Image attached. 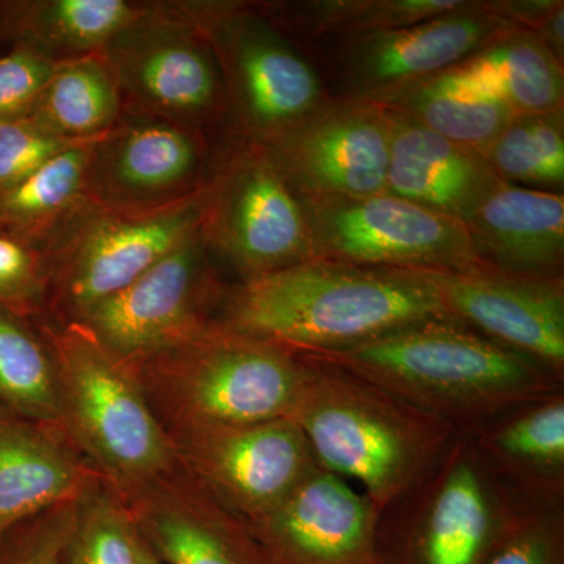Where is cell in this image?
<instances>
[{
    "label": "cell",
    "instance_id": "6da1fadb",
    "mask_svg": "<svg viewBox=\"0 0 564 564\" xmlns=\"http://www.w3.org/2000/svg\"><path fill=\"white\" fill-rule=\"evenodd\" d=\"M433 321H452L429 273L313 259L248 278L223 325L295 355L339 350Z\"/></svg>",
    "mask_w": 564,
    "mask_h": 564
},
{
    "label": "cell",
    "instance_id": "7a4b0ae2",
    "mask_svg": "<svg viewBox=\"0 0 564 564\" xmlns=\"http://www.w3.org/2000/svg\"><path fill=\"white\" fill-rule=\"evenodd\" d=\"M456 425L544 402L558 373L455 321H433L339 348L300 352Z\"/></svg>",
    "mask_w": 564,
    "mask_h": 564
},
{
    "label": "cell",
    "instance_id": "3957f363",
    "mask_svg": "<svg viewBox=\"0 0 564 564\" xmlns=\"http://www.w3.org/2000/svg\"><path fill=\"white\" fill-rule=\"evenodd\" d=\"M299 359L302 381L289 419L318 466L361 486L378 513L448 455L452 423L351 375Z\"/></svg>",
    "mask_w": 564,
    "mask_h": 564
},
{
    "label": "cell",
    "instance_id": "277c9868",
    "mask_svg": "<svg viewBox=\"0 0 564 564\" xmlns=\"http://www.w3.org/2000/svg\"><path fill=\"white\" fill-rule=\"evenodd\" d=\"M62 421L82 447L122 484H143L172 467L174 448L152 413L132 366L79 322L52 336Z\"/></svg>",
    "mask_w": 564,
    "mask_h": 564
},
{
    "label": "cell",
    "instance_id": "5b68a950",
    "mask_svg": "<svg viewBox=\"0 0 564 564\" xmlns=\"http://www.w3.org/2000/svg\"><path fill=\"white\" fill-rule=\"evenodd\" d=\"M151 362L182 426L289 419L303 373L295 352L225 325H207Z\"/></svg>",
    "mask_w": 564,
    "mask_h": 564
},
{
    "label": "cell",
    "instance_id": "8992f818",
    "mask_svg": "<svg viewBox=\"0 0 564 564\" xmlns=\"http://www.w3.org/2000/svg\"><path fill=\"white\" fill-rule=\"evenodd\" d=\"M315 259L417 273L485 265L458 218L391 193L369 198H307Z\"/></svg>",
    "mask_w": 564,
    "mask_h": 564
},
{
    "label": "cell",
    "instance_id": "52a82bcc",
    "mask_svg": "<svg viewBox=\"0 0 564 564\" xmlns=\"http://www.w3.org/2000/svg\"><path fill=\"white\" fill-rule=\"evenodd\" d=\"M516 28L492 2H463L432 20L326 40V66L343 101L377 104L386 96L455 68L489 41Z\"/></svg>",
    "mask_w": 564,
    "mask_h": 564
},
{
    "label": "cell",
    "instance_id": "ba28073f",
    "mask_svg": "<svg viewBox=\"0 0 564 564\" xmlns=\"http://www.w3.org/2000/svg\"><path fill=\"white\" fill-rule=\"evenodd\" d=\"M104 55L121 98L163 121L195 128L225 102L220 58L204 22L150 14Z\"/></svg>",
    "mask_w": 564,
    "mask_h": 564
},
{
    "label": "cell",
    "instance_id": "9c48e42d",
    "mask_svg": "<svg viewBox=\"0 0 564 564\" xmlns=\"http://www.w3.org/2000/svg\"><path fill=\"white\" fill-rule=\"evenodd\" d=\"M207 206V193H192L155 209L107 210L90 218L61 270L69 313L79 321L196 236L206 225Z\"/></svg>",
    "mask_w": 564,
    "mask_h": 564
},
{
    "label": "cell",
    "instance_id": "30bf717a",
    "mask_svg": "<svg viewBox=\"0 0 564 564\" xmlns=\"http://www.w3.org/2000/svg\"><path fill=\"white\" fill-rule=\"evenodd\" d=\"M206 236L251 276L315 259L302 195L270 151H252L209 196Z\"/></svg>",
    "mask_w": 564,
    "mask_h": 564
},
{
    "label": "cell",
    "instance_id": "8fae6325",
    "mask_svg": "<svg viewBox=\"0 0 564 564\" xmlns=\"http://www.w3.org/2000/svg\"><path fill=\"white\" fill-rule=\"evenodd\" d=\"M182 454L210 492L247 522L272 511L318 466L291 419L182 426Z\"/></svg>",
    "mask_w": 564,
    "mask_h": 564
},
{
    "label": "cell",
    "instance_id": "7c38bea8",
    "mask_svg": "<svg viewBox=\"0 0 564 564\" xmlns=\"http://www.w3.org/2000/svg\"><path fill=\"white\" fill-rule=\"evenodd\" d=\"M207 242L204 225L196 236L76 322L129 366L180 347L207 326L199 314Z\"/></svg>",
    "mask_w": 564,
    "mask_h": 564
},
{
    "label": "cell",
    "instance_id": "4fadbf2b",
    "mask_svg": "<svg viewBox=\"0 0 564 564\" xmlns=\"http://www.w3.org/2000/svg\"><path fill=\"white\" fill-rule=\"evenodd\" d=\"M391 115L375 104H325L273 141L272 155L300 195L358 199L386 192Z\"/></svg>",
    "mask_w": 564,
    "mask_h": 564
},
{
    "label": "cell",
    "instance_id": "5bb4252c",
    "mask_svg": "<svg viewBox=\"0 0 564 564\" xmlns=\"http://www.w3.org/2000/svg\"><path fill=\"white\" fill-rule=\"evenodd\" d=\"M380 516L361 491L317 466L248 527L267 564H389Z\"/></svg>",
    "mask_w": 564,
    "mask_h": 564
},
{
    "label": "cell",
    "instance_id": "9a60e30c",
    "mask_svg": "<svg viewBox=\"0 0 564 564\" xmlns=\"http://www.w3.org/2000/svg\"><path fill=\"white\" fill-rule=\"evenodd\" d=\"M207 28L245 121L267 143L325 106L322 80L280 33L243 14H212Z\"/></svg>",
    "mask_w": 564,
    "mask_h": 564
},
{
    "label": "cell",
    "instance_id": "2e32d148",
    "mask_svg": "<svg viewBox=\"0 0 564 564\" xmlns=\"http://www.w3.org/2000/svg\"><path fill=\"white\" fill-rule=\"evenodd\" d=\"M452 321L562 373V276L503 272L489 265L429 273Z\"/></svg>",
    "mask_w": 564,
    "mask_h": 564
},
{
    "label": "cell",
    "instance_id": "e0dca14e",
    "mask_svg": "<svg viewBox=\"0 0 564 564\" xmlns=\"http://www.w3.org/2000/svg\"><path fill=\"white\" fill-rule=\"evenodd\" d=\"M202 161V140L188 126L150 120L113 128L96 143L90 195L109 210L166 206L192 195Z\"/></svg>",
    "mask_w": 564,
    "mask_h": 564
},
{
    "label": "cell",
    "instance_id": "ac0fdd59",
    "mask_svg": "<svg viewBox=\"0 0 564 564\" xmlns=\"http://www.w3.org/2000/svg\"><path fill=\"white\" fill-rule=\"evenodd\" d=\"M463 223L485 265L533 276H562L563 195L502 181Z\"/></svg>",
    "mask_w": 564,
    "mask_h": 564
},
{
    "label": "cell",
    "instance_id": "d6986e66",
    "mask_svg": "<svg viewBox=\"0 0 564 564\" xmlns=\"http://www.w3.org/2000/svg\"><path fill=\"white\" fill-rule=\"evenodd\" d=\"M434 481L399 564H484L502 525L484 470L454 451Z\"/></svg>",
    "mask_w": 564,
    "mask_h": 564
},
{
    "label": "cell",
    "instance_id": "ffe728a7",
    "mask_svg": "<svg viewBox=\"0 0 564 564\" xmlns=\"http://www.w3.org/2000/svg\"><path fill=\"white\" fill-rule=\"evenodd\" d=\"M386 111L392 120L386 193L464 221L502 182L480 152Z\"/></svg>",
    "mask_w": 564,
    "mask_h": 564
},
{
    "label": "cell",
    "instance_id": "44dd1931",
    "mask_svg": "<svg viewBox=\"0 0 564 564\" xmlns=\"http://www.w3.org/2000/svg\"><path fill=\"white\" fill-rule=\"evenodd\" d=\"M88 474L50 426L0 406V541L36 516L77 503Z\"/></svg>",
    "mask_w": 564,
    "mask_h": 564
},
{
    "label": "cell",
    "instance_id": "7402d4cb",
    "mask_svg": "<svg viewBox=\"0 0 564 564\" xmlns=\"http://www.w3.org/2000/svg\"><path fill=\"white\" fill-rule=\"evenodd\" d=\"M445 73L470 90L502 99L516 113L563 111V62L524 29H508Z\"/></svg>",
    "mask_w": 564,
    "mask_h": 564
},
{
    "label": "cell",
    "instance_id": "603a6c76",
    "mask_svg": "<svg viewBox=\"0 0 564 564\" xmlns=\"http://www.w3.org/2000/svg\"><path fill=\"white\" fill-rule=\"evenodd\" d=\"M2 6L3 29L55 62L104 55L151 10L124 0H43Z\"/></svg>",
    "mask_w": 564,
    "mask_h": 564
},
{
    "label": "cell",
    "instance_id": "cb8c5ba5",
    "mask_svg": "<svg viewBox=\"0 0 564 564\" xmlns=\"http://www.w3.org/2000/svg\"><path fill=\"white\" fill-rule=\"evenodd\" d=\"M375 106L481 155L518 115L502 99L470 90L447 73L404 87Z\"/></svg>",
    "mask_w": 564,
    "mask_h": 564
},
{
    "label": "cell",
    "instance_id": "d4e9b609",
    "mask_svg": "<svg viewBox=\"0 0 564 564\" xmlns=\"http://www.w3.org/2000/svg\"><path fill=\"white\" fill-rule=\"evenodd\" d=\"M121 90L106 55L57 62L29 120L52 135L95 140L115 128Z\"/></svg>",
    "mask_w": 564,
    "mask_h": 564
},
{
    "label": "cell",
    "instance_id": "484cf974",
    "mask_svg": "<svg viewBox=\"0 0 564 564\" xmlns=\"http://www.w3.org/2000/svg\"><path fill=\"white\" fill-rule=\"evenodd\" d=\"M99 139L58 152L25 180L0 192V229L29 242V237L76 210L90 193L93 154Z\"/></svg>",
    "mask_w": 564,
    "mask_h": 564
},
{
    "label": "cell",
    "instance_id": "4316f807",
    "mask_svg": "<svg viewBox=\"0 0 564 564\" xmlns=\"http://www.w3.org/2000/svg\"><path fill=\"white\" fill-rule=\"evenodd\" d=\"M207 510L155 503L144 516L143 540L163 564H267L251 536Z\"/></svg>",
    "mask_w": 564,
    "mask_h": 564
},
{
    "label": "cell",
    "instance_id": "83f0119b",
    "mask_svg": "<svg viewBox=\"0 0 564 564\" xmlns=\"http://www.w3.org/2000/svg\"><path fill=\"white\" fill-rule=\"evenodd\" d=\"M0 406L50 426L62 421L54 356L28 317L0 307Z\"/></svg>",
    "mask_w": 564,
    "mask_h": 564
},
{
    "label": "cell",
    "instance_id": "f1b7e54d",
    "mask_svg": "<svg viewBox=\"0 0 564 564\" xmlns=\"http://www.w3.org/2000/svg\"><path fill=\"white\" fill-rule=\"evenodd\" d=\"M494 173L507 184L562 187L563 111L518 113L484 152Z\"/></svg>",
    "mask_w": 564,
    "mask_h": 564
},
{
    "label": "cell",
    "instance_id": "f546056e",
    "mask_svg": "<svg viewBox=\"0 0 564 564\" xmlns=\"http://www.w3.org/2000/svg\"><path fill=\"white\" fill-rule=\"evenodd\" d=\"M463 0H329L296 3L288 20L304 33L332 40L391 31L458 9Z\"/></svg>",
    "mask_w": 564,
    "mask_h": 564
},
{
    "label": "cell",
    "instance_id": "4dcf8cb0",
    "mask_svg": "<svg viewBox=\"0 0 564 564\" xmlns=\"http://www.w3.org/2000/svg\"><path fill=\"white\" fill-rule=\"evenodd\" d=\"M141 533L135 519L109 494H85L61 564H137Z\"/></svg>",
    "mask_w": 564,
    "mask_h": 564
},
{
    "label": "cell",
    "instance_id": "1f68e13d",
    "mask_svg": "<svg viewBox=\"0 0 564 564\" xmlns=\"http://www.w3.org/2000/svg\"><path fill=\"white\" fill-rule=\"evenodd\" d=\"M494 455L529 469L558 473L564 463V402L558 399L534 403L500 426L491 443Z\"/></svg>",
    "mask_w": 564,
    "mask_h": 564
},
{
    "label": "cell",
    "instance_id": "d6a6232c",
    "mask_svg": "<svg viewBox=\"0 0 564 564\" xmlns=\"http://www.w3.org/2000/svg\"><path fill=\"white\" fill-rule=\"evenodd\" d=\"M484 564H564L562 519L540 511H503Z\"/></svg>",
    "mask_w": 564,
    "mask_h": 564
},
{
    "label": "cell",
    "instance_id": "836d02e7",
    "mask_svg": "<svg viewBox=\"0 0 564 564\" xmlns=\"http://www.w3.org/2000/svg\"><path fill=\"white\" fill-rule=\"evenodd\" d=\"M47 270L28 240L0 232V307L29 317L46 293Z\"/></svg>",
    "mask_w": 564,
    "mask_h": 564
},
{
    "label": "cell",
    "instance_id": "e575fe53",
    "mask_svg": "<svg viewBox=\"0 0 564 564\" xmlns=\"http://www.w3.org/2000/svg\"><path fill=\"white\" fill-rule=\"evenodd\" d=\"M55 66L54 58L24 43L0 57V121L29 117Z\"/></svg>",
    "mask_w": 564,
    "mask_h": 564
},
{
    "label": "cell",
    "instance_id": "d590c367",
    "mask_svg": "<svg viewBox=\"0 0 564 564\" xmlns=\"http://www.w3.org/2000/svg\"><path fill=\"white\" fill-rule=\"evenodd\" d=\"M77 503L54 508L11 530L0 541V564H61Z\"/></svg>",
    "mask_w": 564,
    "mask_h": 564
},
{
    "label": "cell",
    "instance_id": "8d00e7d4",
    "mask_svg": "<svg viewBox=\"0 0 564 564\" xmlns=\"http://www.w3.org/2000/svg\"><path fill=\"white\" fill-rule=\"evenodd\" d=\"M88 140H68L52 135L29 118L0 121V192L39 170L43 163Z\"/></svg>",
    "mask_w": 564,
    "mask_h": 564
},
{
    "label": "cell",
    "instance_id": "74e56055",
    "mask_svg": "<svg viewBox=\"0 0 564 564\" xmlns=\"http://www.w3.org/2000/svg\"><path fill=\"white\" fill-rule=\"evenodd\" d=\"M492 7L516 28L536 33L563 62L564 3L562 0L492 2Z\"/></svg>",
    "mask_w": 564,
    "mask_h": 564
},
{
    "label": "cell",
    "instance_id": "f35d334b",
    "mask_svg": "<svg viewBox=\"0 0 564 564\" xmlns=\"http://www.w3.org/2000/svg\"><path fill=\"white\" fill-rule=\"evenodd\" d=\"M137 564H163L161 558L154 554V551L148 545L147 541L141 536V545L139 552V563Z\"/></svg>",
    "mask_w": 564,
    "mask_h": 564
},
{
    "label": "cell",
    "instance_id": "ab89813d",
    "mask_svg": "<svg viewBox=\"0 0 564 564\" xmlns=\"http://www.w3.org/2000/svg\"><path fill=\"white\" fill-rule=\"evenodd\" d=\"M3 31H6V29H3L2 6H0V33Z\"/></svg>",
    "mask_w": 564,
    "mask_h": 564
}]
</instances>
